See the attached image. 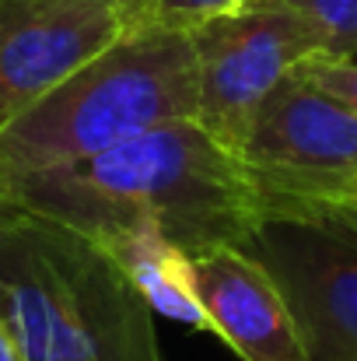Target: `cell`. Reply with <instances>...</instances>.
<instances>
[{
  "mask_svg": "<svg viewBox=\"0 0 357 361\" xmlns=\"http://www.w3.org/2000/svg\"><path fill=\"white\" fill-rule=\"evenodd\" d=\"M0 207L28 211L88 239L158 228L189 252L252 249L270 207L245 161L196 120H175L116 147L0 183Z\"/></svg>",
  "mask_w": 357,
  "mask_h": 361,
  "instance_id": "obj_1",
  "label": "cell"
},
{
  "mask_svg": "<svg viewBox=\"0 0 357 361\" xmlns=\"http://www.w3.org/2000/svg\"><path fill=\"white\" fill-rule=\"evenodd\" d=\"M0 319L25 361H161L154 312L70 225L0 207Z\"/></svg>",
  "mask_w": 357,
  "mask_h": 361,
  "instance_id": "obj_2",
  "label": "cell"
},
{
  "mask_svg": "<svg viewBox=\"0 0 357 361\" xmlns=\"http://www.w3.org/2000/svg\"><path fill=\"white\" fill-rule=\"evenodd\" d=\"M193 116L189 32L144 21L0 126V183L102 154L137 133Z\"/></svg>",
  "mask_w": 357,
  "mask_h": 361,
  "instance_id": "obj_3",
  "label": "cell"
},
{
  "mask_svg": "<svg viewBox=\"0 0 357 361\" xmlns=\"http://www.w3.org/2000/svg\"><path fill=\"white\" fill-rule=\"evenodd\" d=\"M238 158L270 218L333 211L357 197V113L315 88L298 67L259 109Z\"/></svg>",
  "mask_w": 357,
  "mask_h": 361,
  "instance_id": "obj_4",
  "label": "cell"
},
{
  "mask_svg": "<svg viewBox=\"0 0 357 361\" xmlns=\"http://www.w3.org/2000/svg\"><path fill=\"white\" fill-rule=\"evenodd\" d=\"M196 53V116L218 144L242 154L270 95L319 53L312 32L284 7L245 4L189 32Z\"/></svg>",
  "mask_w": 357,
  "mask_h": 361,
  "instance_id": "obj_5",
  "label": "cell"
},
{
  "mask_svg": "<svg viewBox=\"0 0 357 361\" xmlns=\"http://www.w3.org/2000/svg\"><path fill=\"white\" fill-rule=\"evenodd\" d=\"M252 252L284 284L315 361H357V228L337 211L273 214Z\"/></svg>",
  "mask_w": 357,
  "mask_h": 361,
  "instance_id": "obj_6",
  "label": "cell"
},
{
  "mask_svg": "<svg viewBox=\"0 0 357 361\" xmlns=\"http://www.w3.org/2000/svg\"><path fill=\"white\" fill-rule=\"evenodd\" d=\"M144 21L126 0H0V126Z\"/></svg>",
  "mask_w": 357,
  "mask_h": 361,
  "instance_id": "obj_7",
  "label": "cell"
},
{
  "mask_svg": "<svg viewBox=\"0 0 357 361\" xmlns=\"http://www.w3.org/2000/svg\"><path fill=\"white\" fill-rule=\"evenodd\" d=\"M196 305L242 361H315L308 334L277 274L245 245L189 252Z\"/></svg>",
  "mask_w": 357,
  "mask_h": 361,
  "instance_id": "obj_8",
  "label": "cell"
},
{
  "mask_svg": "<svg viewBox=\"0 0 357 361\" xmlns=\"http://www.w3.org/2000/svg\"><path fill=\"white\" fill-rule=\"evenodd\" d=\"M92 242H99L113 256V263L140 291L151 312L207 330V319L196 305L193 281H189V249H182L158 228H126Z\"/></svg>",
  "mask_w": 357,
  "mask_h": 361,
  "instance_id": "obj_9",
  "label": "cell"
},
{
  "mask_svg": "<svg viewBox=\"0 0 357 361\" xmlns=\"http://www.w3.org/2000/svg\"><path fill=\"white\" fill-rule=\"evenodd\" d=\"M291 11L315 39L322 56H357V0H249Z\"/></svg>",
  "mask_w": 357,
  "mask_h": 361,
  "instance_id": "obj_10",
  "label": "cell"
},
{
  "mask_svg": "<svg viewBox=\"0 0 357 361\" xmlns=\"http://www.w3.org/2000/svg\"><path fill=\"white\" fill-rule=\"evenodd\" d=\"M249 0H151L147 21L161 25V28H175V32H193L196 25L245 7Z\"/></svg>",
  "mask_w": 357,
  "mask_h": 361,
  "instance_id": "obj_11",
  "label": "cell"
},
{
  "mask_svg": "<svg viewBox=\"0 0 357 361\" xmlns=\"http://www.w3.org/2000/svg\"><path fill=\"white\" fill-rule=\"evenodd\" d=\"M301 74H305L315 88H322L326 95H333L337 102H344L351 113H357V60L315 53L312 60L301 63Z\"/></svg>",
  "mask_w": 357,
  "mask_h": 361,
  "instance_id": "obj_12",
  "label": "cell"
},
{
  "mask_svg": "<svg viewBox=\"0 0 357 361\" xmlns=\"http://www.w3.org/2000/svg\"><path fill=\"white\" fill-rule=\"evenodd\" d=\"M0 361H25L21 358V348L14 341V334L7 330V323L0 319Z\"/></svg>",
  "mask_w": 357,
  "mask_h": 361,
  "instance_id": "obj_13",
  "label": "cell"
},
{
  "mask_svg": "<svg viewBox=\"0 0 357 361\" xmlns=\"http://www.w3.org/2000/svg\"><path fill=\"white\" fill-rule=\"evenodd\" d=\"M333 211H337L344 221H351V225L357 228V197L354 200H347V204H340V207H333Z\"/></svg>",
  "mask_w": 357,
  "mask_h": 361,
  "instance_id": "obj_14",
  "label": "cell"
},
{
  "mask_svg": "<svg viewBox=\"0 0 357 361\" xmlns=\"http://www.w3.org/2000/svg\"><path fill=\"white\" fill-rule=\"evenodd\" d=\"M126 4H137V7H147L151 11V0H126Z\"/></svg>",
  "mask_w": 357,
  "mask_h": 361,
  "instance_id": "obj_15",
  "label": "cell"
}]
</instances>
